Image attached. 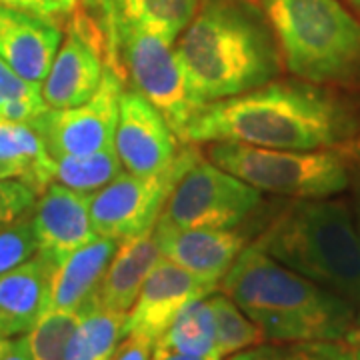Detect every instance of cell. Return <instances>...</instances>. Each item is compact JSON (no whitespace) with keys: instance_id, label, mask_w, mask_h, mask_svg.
Wrapping results in <instances>:
<instances>
[{"instance_id":"cell-1","label":"cell","mask_w":360,"mask_h":360,"mask_svg":"<svg viewBox=\"0 0 360 360\" xmlns=\"http://www.w3.org/2000/svg\"><path fill=\"white\" fill-rule=\"evenodd\" d=\"M360 132L354 108L330 90L307 82H272L202 104L184 142H243L281 150H319Z\"/></svg>"},{"instance_id":"cell-2","label":"cell","mask_w":360,"mask_h":360,"mask_svg":"<svg viewBox=\"0 0 360 360\" xmlns=\"http://www.w3.org/2000/svg\"><path fill=\"white\" fill-rule=\"evenodd\" d=\"M174 52L198 104L260 89L281 70L269 25L246 0H205Z\"/></svg>"},{"instance_id":"cell-3","label":"cell","mask_w":360,"mask_h":360,"mask_svg":"<svg viewBox=\"0 0 360 360\" xmlns=\"http://www.w3.org/2000/svg\"><path fill=\"white\" fill-rule=\"evenodd\" d=\"M266 342L345 340L354 328V304L269 257L245 246L219 284Z\"/></svg>"},{"instance_id":"cell-4","label":"cell","mask_w":360,"mask_h":360,"mask_svg":"<svg viewBox=\"0 0 360 360\" xmlns=\"http://www.w3.org/2000/svg\"><path fill=\"white\" fill-rule=\"evenodd\" d=\"M255 245L281 264L360 304V238L345 200L298 198Z\"/></svg>"},{"instance_id":"cell-5","label":"cell","mask_w":360,"mask_h":360,"mask_svg":"<svg viewBox=\"0 0 360 360\" xmlns=\"http://www.w3.org/2000/svg\"><path fill=\"white\" fill-rule=\"evenodd\" d=\"M262 8L295 77L360 86V22L338 0H262Z\"/></svg>"},{"instance_id":"cell-6","label":"cell","mask_w":360,"mask_h":360,"mask_svg":"<svg viewBox=\"0 0 360 360\" xmlns=\"http://www.w3.org/2000/svg\"><path fill=\"white\" fill-rule=\"evenodd\" d=\"M208 160L260 193L324 198L350 184L345 155L333 150H281L243 142H212Z\"/></svg>"},{"instance_id":"cell-7","label":"cell","mask_w":360,"mask_h":360,"mask_svg":"<svg viewBox=\"0 0 360 360\" xmlns=\"http://www.w3.org/2000/svg\"><path fill=\"white\" fill-rule=\"evenodd\" d=\"M122 77H129L132 90L155 106L172 132L184 142L186 127L202 104L196 103L184 70L174 52V42L136 26L112 25Z\"/></svg>"},{"instance_id":"cell-8","label":"cell","mask_w":360,"mask_h":360,"mask_svg":"<svg viewBox=\"0 0 360 360\" xmlns=\"http://www.w3.org/2000/svg\"><path fill=\"white\" fill-rule=\"evenodd\" d=\"M198 155L182 148L176 160L162 172L139 176L120 172L101 191L89 194V210L96 236L122 240L155 229L180 176L193 167Z\"/></svg>"},{"instance_id":"cell-9","label":"cell","mask_w":360,"mask_h":360,"mask_svg":"<svg viewBox=\"0 0 360 360\" xmlns=\"http://www.w3.org/2000/svg\"><path fill=\"white\" fill-rule=\"evenodd\" d=\"M260 205L258 188L196 158L168 194L160 219L180 229H234Z\"/></svg>"},{"instance_id":"cell-10","label":"cell","mask_w":360,"mask_h":360,"mask_svg":"<svg viewBox=\"0 0 360 360\" xmlns=\"http://www.w3.org/2000/svg\"><path fill=\"white\" fill-rule=\"evenodd\" d=\"M122 80L116 70L104 66L103 80L94 96L70 108H49L32 120L51 156H86L115 148V130L122 94Z\"/></svg>"},{"instance_id":"cell-11","label":"cell","mask_w":360,"mask_h":360,"mask_svg":"<svg viewBox=\"0 0 360 360\" xmlns=\"http://www.w3.org/2000/svg\"><path fill=\"white\" fill-rule=\"evenodd\" d=\"M179 136L162 115L136 90H122L115 130V150L127 172L150 176L179 156Z\"/></svg>"},{"instance_id":"cell-12","label":"cell","mask_w":360,"mask_h":360,"mask_svg":"<svg viewBox=\"0 0 360 360\" xmlns=\"http://www.w3.org/2000/svg\"><path fill=\"white\" fill-rule=\"evenodd\" d=\"M214 290V286L200 283L188 270L160 257L127 312L124 336H144L156 342L182 310Z\"/></svg>"},{"instance_id":"cell-13","label":"cell","mask_w":360,"mask_h":360,"mask_svg":"<svg viewBox=\"0 0 360 360\" xmlns=\"http://www.w3.org/2000/svg\"><path fill=\"white\" fill-rule=\"evenodd\" d=\"M155 238L162 257L214 288L246 246L245 234L232 229H180L160 217Z\"/></svg>"},{"instance_id":"cell-14","label":"cell","mask_w":360,"mask_h":360,"mask_svg":"<svg viewBox=\"0 0 360 360\" xmlns=\"http://www.w3.org/2000/svg\"><path fill=\"white\" fill-rule=\"evenodd\" d=\"M60 42L58 20L0 6V56L26 82H44Z\"/></svg>"},{"instance_id":"cell-15","label":"cell","mask_w":360,"mask_h":360,"mask_svg":"<svg viewBox=\"0 0 360 360\" xmlns=\"http://www.w3.org/2000/svg\"><path fill=\"white\" fill-rule=\"evenodd\" d=\"M32 229L39 250L58 264L66 255L96 238L89 210V194L77 193L65 184H51L40 194L32 212Z\"/></svg>"},{"instance_id":"cell-16","label":"cell","mask_w":360,"mask_h":360,"mask_svg":"<svg viewBox=\"0 0 360 360\" xmlns=\"http://www.w3.org/2000/svg\"><path fill=\"white\" fill-rule=\"evenodd\" d=\"M103 70L104 54L101 49L89 37L66 26V39L40 84V94L49 108L84 104L98 90Z\"/></svg>"},{"instance_id":"cell-17","label":"cell","mask_w":360,"mask_h":360,"mask_svg":"<svg viewBox=\"0 0 360 360\" xmlns=\"http://www.w3.org/2000/svg\"><path fill=\"white\" fill-rule=\"evenodd\" d=\"M54 269L56 262L39 250L0 274V338L26 335L49 310Z\"/></svg>"},{"instance_id":"cell-18","label":"cell","mask_w":360,"mask_h":360,"mask_svg":"<svg viewBox=\"0 0 360 360\" xmlns=\"http://www.w3.org/2000/svg\"><path fill=\"white\" fill-rule=\"evenodd\" d=\"M118 240L96 236L89 245L66 255L54 269L49 309L84 312L96 298L104 272L115 257Z\"/></svg>"},{"instance_id":"cell-19","label":"cell","mask_w":360,"mask_h":360,"mask_svg":"<svg viewBox=\"0 0 360 360\" xmlns=\"http://www.w3.org/2000/svg\"><path fill=\"white\" fill-rule=\"evenodd\" d=\"M160 257L155 229L118 240L115 257L96 290V304L101 309L127 314Z\"/></svg>"},{"instance_id":"cell-20","label":"cell","mask_w":360,"mask_h":360,"mask_svg":"<svg viewBox=\"0 0 360 360\" xmlns=\"http://www.w3.org/2000/svg\"><path fill=\"white\" fill-rule=\"evenodd\" d=\"M198 6L200 0H94L84 8L106 14L112 25L136 26L174 42Z\"/></svg>"},{"instance_id":"cell-21","label":"cell","mask_w":360,"mask_h":360,"mask_svg":"<svg viewBox=\"0 0 360 360\" xmlns=\"http://www.w3.org/2000/svg\"><path fill=\"white\" fill-rule=\"evenodd\" d=\"M124 322L127 314L101 309L94 298L82 312L66 348L65 360H112L124 338Z\"/></svg>"},{"instance_id":"cell-22","label":"cell","mask_w":360,"mask_h":360,"mask_svg":"<svg viewBox=\"0 0 360 360\" xmlns=\"http://www.w3.org/2000/svg\"><path fill=\"white\" fill-rule=\"evenodd\" d=\"M155 345L191 356L222 360L217 347V321L208 296L182 310Z\"/></svg>"},{"instance_id":"cell-23","label":"cell","mask_w":360,"mask_h":360,"mask_svg":"<svg viewBox=\"0 0 360 360\" xmlns=\"http://www.w3.org/2000/svg\"><path fill=\"white\" fill-rule=\"evenodd\" d=\"M122 172L115 148H104L86 156H54V179L68 188L92 194Z\"/></svg>"},{"instance_id":"cell-24","label":"cell","mask_w":360,"mask_h":360,"mask_svg":"<svg viewBox=\"0 0 360 360\" xmlns=\"http://www.w3.org/2000/svg\"><path fill=\"white\" fill-rule=\"evenodd\" d=\"M208 300L217 321V347H219L220 359L226 360L236 352L260 347L266 342V336L260 330V326L250 321L229 296L222 292L220 295L212 292Z\"/></svg>"},{"instance_id":"cell-25","label":"cell","mask_w":360,"mask_h":360,"mask_svg":"<svg viewBox=\"0 0 360 360\" xmlns=\"http://www.w3.org/2000/svg\"><path fill=\"white\" fill-rule=\"evenodd\" d=\"M82 312L49 309L26 333L25 342L32 360H65L68 342L77 330Z\"/></svg>"},{"instance_id":"cell-26","label":"cell","mask_w":360,"mask_h":360,"mask_svg":"<svg viewBox=\"0 0 360 360\" xmlns=\"http://www.w3.org/2000/svg\"><path fill=\"white\" fill-rule=\"evenodd\" d=\"M226 360H356V350L347 340L264 342Z\"/></svg>"},{"instance_id":"cell-27","label":"cell","mask_w":360,"mask_h":360,"mask_svg":"<svg viewBox=\"0 0 360 360\" xmlns=\"http://www.w3.org/2000/svg\"><path fill=\"white\" fill-rule=\"evenodd\" d=\"M39 252L32 214H26L14 224L0 231V274L16 269Z\"/></svg>"},{"instance_id":"cell-28","label":"cell","mask_w":360,"mask_h":360,"mask_svg":"<svg viewBox=\"0 0 360 360\" xmlns=\"http://www.w3.org/2000/svg\"><path fill=\"white\" fill-rule=\"evenodd\" d=\"M37 205V193L25 182L13 179L0 180V231L14 224Z\"/></svg>"},{"instance_id":"cell-29","label":"cell","mask_w":360,"mask_h":360,"mask_svg":"<svg viewBox=\"0 0 360 360\" xmlns=\"http://www.w3.org/2000/svg\"><path fill=\"white\" fill-rule=\"evenodd\" d=\"M46 110H49V106L44 103L42 94L37 92V94H30L25 98L2 101L0 103V120L14 122V124H30Z\"/></svg>"},{"instance_id":"cell-30","label":"cell","mask_w":360,"mask_h":360,"mask_svg":"<svg viewBox=\"0 0 360 360\" xmlns=\"http://www.w3.org/2000/svg\"><path fill=\"white\" fill-rule=\"evenodd\" d=\"M78 0H0V6L18 8L25 13L46 16L52 20L68 18V14L77 8Z\"/></svg>"},{"instance_id":"cell-31","label":"cell","mask_w":360,"mask_h":360,"mask_svg":"<svg viewBox=\"0 0 360 360\" xmlns=\"http://www.w3.org/2000/svg\"><path fill=\"white\" fill-rule=\"evenodd\" d=\"M40 92V86L26 82L25 78L18 77L6 60L0 56V101H13V98H25L30 94Z\"/></svg>"},{"instance_id":"cell-32","label":"cell","mask_w":360,"mask_h":360,"mask_svg":"<svg viewBox=\"0 0 360 360\" xmlns=\"http://www.w3.org/2000/svg\"><path fill=\"white\" fill-rule=\"evenodd\" d=\"M153 350H155V340L129 335L120 340L112 360H153Z\"/></svg>"},{"instance_id":"cell-33","label":"cell","mask_w":360,"mask_h":360,"mask_svg":"<svg viewBox=\"0 0 360 360\" xmlns=\"http://www.w3.org/2000/svg\"><path fill=\"white\" fill-rule=\"evenodd\" d=\"M0 360H32L22 338H0Z\"/></svg>"},{"instance_id":"cell-34","label":"cell","mask_w":360,"mask_h":360,"mask_svg":"<svg viewBox=\"0 0 360 360\" xmlns=\"http://www.w3.org/2000/svg\"><path fill=\"white\" fill-rule=\"evenodd\" d=\"M153 360H214V359H205V356H191V354H182L176 350H168V348L156 347L153 350Z\"/></svg>"},{"instance_id":"cell-35","label":"cell","mask_w":360,"mask_h":360,"mask_svg":"<svg viewBox=\"0 0 360 360\" xmlns=\"http://www.w3.org/2000/svg\"><path fill=\"white\" fill-rule=\"evenodd\" d=\"M352 219H354V229L360 238V179L356 182V191H354V208H352Z\"/></svg>"},{"instance_id":"cell-36","label":"cell","mask_w":360,"mask_h":360,"mask_svg":"<svg viewBox=\"0 0 360 360\" xmlns=\"http://www.w3.org/2000/svg\"><path fill=\"white\" fill-rule=\"evenodd\" d=\"M345 340H347L348 345H352V347H360V328H352Z\"/></svg>"},{"instance_id":"cell-37","label":"cell","mask_w":360,"mask_h":360,"mask_svg":"<svg viewBox=\"0 0 360 360\" xmlns=\"http://www.w3.org/2000/svg\"><path fill=\"white\" fill-rule=\"evenodd\" d=\"M4 179H11V174H8V170L2 167V162H0V180H4Z\"/></svg>"},{"instance_id":"cell-38","label":"cell","mask_w":360,"mask_h":360,"mask_svg":"<svg viewBox=\"0 0 360 360\" xmlns=\"http://www.w3.org/2000/svg\"><path fill=\"white\" fill-rule=\"evenodd\" d=\"M348 2H350V6H352L356 13H360V0H348Z\"/></svg>"},{"instance_id":"cell-39","label":"cell","mask_w":360,"mask_h":360,"mask_svg":"<svg viewBox=\"0 0 360 360\" xmlns=\"http://www.w3.org/2000/svg\"><path fill=\"white\" fill-rule=\"evenodd\" d=\"M92 2H94V0H78V4H82V6H89Z\"/></svg>"},{"instance_id":"cell-40","label":"cell","mask_w":360,"mask_h":360,"mask_svg":"<svg viewBox=\"0 0 360 360\" xmlns=\"http://www.w3.org/2000/svg\"><path fill=\"white\" fill-rule=\"evenodd\" d=\"M354 328H360V310L359 314H356V321H354Z\"/></svg>"},{"instance_id":"cell-41","label":"cell","mask_w":360,"mask_h":360,"mask_svg":"<svg viewBox=\"0 0 360 360\" xmlns=\"http://www.w3.org/2000/svg\"><path fill=\"white\" fill-rule=\"evenodd\" d=\"M356 360H360V350H359V352H356Z\"/></svg>"},{"instance_id":"cell-42","label":"cell","mask_w":360,"mask_h":360,"mask_svg":"<svg viewBox=\"0 0 360 360\" xmlns=\"http://www.w3.org/2000/svg\"><path fill=\"white\" fill-rule=\"evenodd\" d=\"M359 179H360V176H359Z\"/></svg>"}]
</instances>
